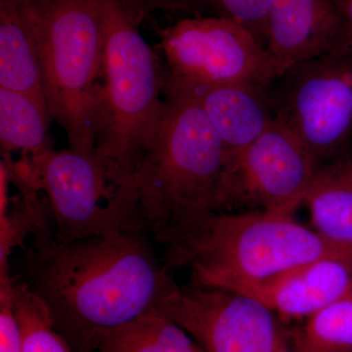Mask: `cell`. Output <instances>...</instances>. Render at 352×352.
I'll use <instances>...</instances> for the list:
<instances>
[{
  "instance_id": "cell-1",
  "label": "cell",
  "mask_w": 352,
  "mask_h": 352,
  "mask_svg": "<svg viewBox=\"0 0 352 352\" xmlns=\"http://www.w3.org/2000/svg\"><path fill=\"white\" fill-rule=\"evenodd\" d=\"M141 233L60 242L48 219L32 234L16 277L75 352H94L101 335L156 309L177 287Z\"/></svg>"
},
{
  "instance_id": "cell-2",
  "label": "cell",
  "mask_w": 352,
  "mask_h": 352,
  "mask_svg": "<svg viewBox=\"0 0 352 352\" xmlns=\"http://www.w3.org/2000/svg\"><path fill=\"white\" fill-rule=\"evenodd\" d=\"M226 164V146L195 97L164 95L156 133L129 184L157 242L168 247L219 212Z\"/></svg>"
},
{
  "instance_id": "cell-3",
  "label": "cell",
  "mask_w": 352,
  "mask_h": 352,
  "mask_svg": "<svg viewBox=\"0 0 352 352\" xmlns=\"http://www.w3.org/2000/svg\"><path fill=\"white\" fill-rule=\"evenodd\" d=\"M330 256L352 258L294 214L212 212L166 248L171 265L189 266L194 284L238 291Z\"/></svg>"
},
{
  "instance_id": "cell-4",
  "label": "cell",
  "mask_w": 352,
  "mask_h": 352,
  "mask_svg": "<svg viewBox=\"0 0 352 352\" xmlns=\"http://www.w3.org/2000/svg\"><path fill=\"white\" fill-rule=\"evenodd\" d=\"M103 22L95 156L117 186H127L149 149L164 99V68L118 0H98Z\"/></svg>"
},
{
  "instance_id": "cell-5",
  "label": "cell",
  "mask_w": 352,
  "mask_h": 352,
  "mask_svg": "<svg viewBox=\"0 0 352 352\" xmlns=\"http://www.w3.org/2000/svg\"><path fill=\"white\" fill-rule=\"evenodd\" d=\"M38 45L51 118L69 148L95 155L103 65L98 0H18Z\"/></svg>"
},
{
  "instance_id": "cell-6",
  "label": "cell",
  "mask_w": 352,
  "mask_h": 352,
  "mask_svg": "<svg viewBox=\"0 0 352 352\" xmlns=\"http://www.w3.org/2000/svg\"><path fill=\"white\" fill-rule=\"evenodd\" d=\"M1 155L10 182L45 196L60 242L147 229L132 190L113 184L95 155L72 148L22 156L20 161L9 153Z\"/></svg>"
},
{
  "instance_id": "cell-7",
  "label": "cell",
  "mask_w": 352,
  "mask_h": 352,
  "mask_svg": "<svg viewBox=\"0 0 352 352\" xmlns=\"http://www.w3.org/2000/svg\"><path fill=\"white\" fill-rule=\"evenodd\" d=\"M272 92L277 122L319 170L344 157L352 140V43L287 69Z\"/></svg>"
},
{
  "instance_id": "cell-8",
  "label": "cell",
  "mask_w": 352,
  "mask_h": 352,
  "mask_svg": "<svg viewBox=\"0 0 352 352\" xmlns=\"http://www.w3.org/2000/svg\"><path fill=\"white\" fill-rule=\"evenodd\" d=\"M164 95L193 94L239 82L273 83L263 45L244 25L220 16L185 18L159 32Z\"/></svg>"
},
{
  "instance_id": "cell-9",
  "label": "cell",
  "mask_w": 352,
  "mask_h": 352,
  "mask_svg": "<svg viewBox=\"0 0 352 352\" xmlns=\"http://www.w3.org/2000/svg\"><path fill=\"white\" fill-rule=\"evenodd\" d=\"M318 173L307 148L276 120L251 145L227 157L219 212L245 208L294 214Z\"/></svg>"
},
{
  "instance_id": "cell-10",
  "label": "cell",
  "mask_w": 352,
  "mask_h": 352,
  "mask_svg": "<svg viewBox=\"0 0 352 352\" xmlns=\"http://www.w3.org/2000/svg\"><path fill=\"white\" fill-rule=\"evenodd\" d=\"M155 310L206 352H291L279 316L245 294L194 283L177 286Z\"/></svg>"
},
{
  "instance_id": "cell-11",
  "label": "cell",
  "mask_w": 352,
  "mask_h": 352,
  "mask_svg": "<svg viewBox=\"0 0 352 352\" xmlns=\"http://www.w3.org/2000/svg\"><path fill=\"white\" fill-rule=\"evenodd\" d=\"M352 43L333 0H272L264 51L273 82L296 65Z\"/></svg>"
},
{
  "instance_id": "cell-12",
  "label": "cell",
  "mask_w": 352,
  "mask_h": 352,
  "mask_svg": "<svg viewBox=\"0 0 352 352\" xmlns=\"http://www.w3.org/2000/svg\"><path fill=\"white\" fill-rule=\"evenodd\" d=\"M284 319H307L352 292V258L330 256L238 289Z\"/></svg>"
},
{
  "instance_id": "cell-13",
  "label": "cell",
  "mask_w": 352,
  "mask_h": 352,
  "mask_svg": "<svg viewBox=\"0 0 352 352\" xmlns=\"http://www.w3.org/2000/svg\"><path fill=\"white\" fill-rule=\"evenodd\" d=\"M185 95L195 97L207 113L227 157L251 145L276 122L272 83H227Z\"/></svg>"
},
{
  "instance_id": "cell-14",
  "label": "cell",
  "mask_w": 352,
  "mask_h": 352,
  "mask_svg": "<svg viewBox=\"0 0 352 352\" xmlns=\"http://www.w3.org/2000/svg\"><path fill=\"white\" fill-rule=\"evenodd\" d=\"M0 87L48 106L38 45L18 0H0Z\"/></svg>"
},
{
  "instance_id": "cell-15",
  "label": "cell",
  "mask_w": 352,
  "mask_h": 352,
  "mask_svg": "<svg viewBox=\"0 0 352 352\" xmlns=\"http://www.w3.org/2000/svg\"><path fill=\"white\" fill-rule=\"evenodd\" d=\"M50 108L34 97L0 87L1 153L19 151L38 156L54 150L50 135Z\"/></svg>"
},
{
  "instance_id": "cell-16",
  "label": "cell",
  "mask_w": 352,
  "mask_h": 352,
  "mask_svg": "<svg viewBox=\"0 0 352 352\" xmlns=\"http://www.w3.org/2000/svg\"><path fill=\"white\" fill-rule=\"evenodd\" d=\"M94 352H206L166 315L152 310L103 333Z\"/></svg>"
},
{
  "instance_id": "cell-17",
  "label": "cell",
  "mask_w": 352,
  "mask_h": 352,
  "mask_svg": "<svg viewBox=\"0 0 352 352\" xmlns=\"http://www.w3.org/2000/svg\"><path fill=\"white\" fill-rule=\"evenodd\" d=\"M312 226L322 237L352 252V191L315 179L305 199Z\"/></svg>"
},
{
  "instance_id": "cell-18",
  "label": "cell",
  "mask_w": 352,
  "mask_h": 352,
  "mask_svg": "<svg viewBox=\"0 0 352 352\" xmlns=\"http://www.w3.org/2000/svg\"><path fill=\"white\" fill-rule=\"evenodd\" d=\"M12 302L23 352H75L55 328L45 305L16 276H12Z\"/></svg>"
},
{
  "instance_id": "cell-19",
  "label": "cell",
  "mask_w": 352,
  "mask_h": 352,
  "mask_svg": "<svg viewBox=\"0 0 352 352\" xmlns=\"http://www.w3.org/2000/svg\"><path fill=\"white\" fill-rule=\"evenodd\" d=\"M14 184L19 193L11 199L12 206L0 214V270H9L12 250L51 219L50 205L41 192L23 183Z\"/></svg>"
},
{
  "instance_id": "cell-20",
  "label": "cell",
  "mask_w": 352,
  "mask_h": 352,
  "mask_svg": "<svg viewBox=\"0 0 352 352\" xmlns=\"http://www.w3.org/2000/svg\"><path fill=\"white\" fill-rule=\"evenodd\" d=\"M296 335L311 346L352 352V292L308 318Z\"/></svg>"
},
{
  "instance_id": "cell-21",
  "label": "cell",
  "mask_w": 352,
  "mask_h": 352,
  "mask_svg": "<svg viewBox=\"0 0 352 352\" xmlns=\"http://www.w3.org/2000/svg\"><path fill=\"white\" fill-rule=\"evenodd\" d=\"M272 0H206L208 9L217 16L244 25L256 36L264 50L266 19Z\"/></svg>"
},
{
  "instance_id": "cell-22",
  "label": "cell",
  "mask_w": 352,
  "mask_h": 352,
  "mask_svg": "<svg viewBox=\"0 0 352 352\" xmlns=\"http://www.w3.org/2000/svg\"><path fill=\"white\" fill-rule=\"evenodd\" d=\"M0 352H23L19 322L12 302V275L0 271Z\"/></svg>"
},
{
  "instance_id": "cell-23",
  "label": "cell",
  "mask_w": 352,
  "mask_h": 352,
  "mask_svg": "<svg viewBox=\"0 0 352 352\" xmlns=\"http://www.w3.org/2000/svg\"><path fill=\"white\" fill-rule=\"evenodd\" d=\"M127 17L138 27L157 11L199 13L207 8L206 0H118Z\"/></svg>"
},
{
  "instance_id": "cell-24",
  "label": "cell",
  "mask_w": 352,
  "mask_h": 352,
  "mask_svg": "<svg viewBox=\"0 0 352 352\" xmlns=\"http://www.w3.org/2000/svg\"><path fill=\"white\" fill-rule=\"evenodd\" d=\"M316 179L352 191V154L321 168Z\"/></svg>"
},
{
  "instance_id": "cell-25",
  "label": "cell",
  "mask_w": 352,
  "mask_h": 352,
  "mask_svg": "<svg viewBox=\"0 0 352 352\" xmlns=\"http://www.w3.org/2000/svg\"><path fill=\"white\" fill-rule=\"evenodd\" d=\"M333 2L342 15L352 41V0H333Z\"/></svg>"
},
{
  "instance_id": "cell-26",
  "label": "cell",
  "mask_w": 352,
  "mask_h": 352,
  "mask_svg": "<svg viewBox=\"0 0 352 352\" xmlns=\"http://www.w3.org/2000/svg\"><path fill=\"white\" fill-rule=\"evenodd\" d=\"M294 339H295L296 352H335L309 346V344H305L298 335H296Z\"/></svg>"
}]
</instances>
